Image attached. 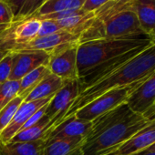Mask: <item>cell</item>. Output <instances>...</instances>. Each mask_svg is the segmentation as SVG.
Segmentation results:
<instances>
[{
	"instance_id": "277c9868",
	"label": "cell",
	"mask_w": 155,
	"mask_h": 155,
	"mask_svg": "<svg viewBox=\"0 0 155 155\" xmlns=\"http://www.w3.org/2000/svg\"><path fill=\"white\" fill-rule=\"evenodd\" d=\"M145 34L140 28L132 6L97 25H91L80 37V44L95 39L116 38L130 35Z\"/></svg>"
},
{
	"instance_id": "2e32d148",
	"label": "cell",
	"mask_w": 155,
	"mask_h": 155,
	"mask_svg": "<svg viewBox=\"0 0 155 155\" xmlns=\"http://www.w3.org/2000/svg\"><path fill=\"white\" fill-rule=\"evenodd\" d=\"M60 78L49 73L38 84V86L26 97L24 102L34 101L53 97L66 83Z\"/></svg>"
},
{
	"instance_id": "4dcf8cb0",
	"label": "cell",
	"mask_w": 155,
	"mask_h": 155,
	"mask_svg": "<svg viewBox=\"0 0 155 155\" xmlns=\"http://www.w3.org/2000/svg\"><path fill=\"white\" fill-rule=\"evenodd\" d=\"M9 26H10V24H8V25H0V35H1Z\"/></svg>"
},
{
	"instance_id": "f1b7e54d",
	"label": "cell",
	"mask_w": 155,
	"mask_h": 155,
	"mask_svg": "<svg viewBox=\"0 0 155 155\" xmlns=\"http://www.w3.org/2000/svg\"><path fill=\"white\" fill-rule=\"evenodd\" d=\"M2 1L5 2L11 8V10L13 12V15L15 17V19H16V18L19 14V12H20V10H21V8H22L26 0H2Z\"/></svg>"
},
{
	"instance_id": "9a60e30c",
	"label": "cell",
	"mask_w": 155,
	"mask_h": 155,
	"mask_svg": "<svg viewBox=\"0 0 155 155\" xmlns=\"http://www.w3.org/2000/svg\"><path fill=\"white\" fill-rule=\"evenodd\" d=\"M140 29L148 36L155 30V0H134L132 3Z\"/></svg>"
},
{
	"instance_id": "f546056e",
	"label": "cell",
	"mask_w": 155,
	"mask_h": 155,
	"mask_svg": "<svg viewBox=\"0 0 155 155\" xmlns=\"http://www.w3.org/2000/svg\"><path fill=\"white\" fill-rule=\"evenodd\" d=\"M134 155H155V152H150V151H148V150H143V151H140V152H138Z\"/></svg>"
},
{
	"instance_id": "8fae6325",
	"label": "cell",
	"mask_w": 155,
	"mask_h": 155,
	"mask_svg": "<svg viewBox=\"0 0 155 155\" xmlns=\"http://www.w3.org/2000/svg\"><path fill=\"white\" fill-rule=\"evenodd\" d=\"M155 142V119L105 155H134Z\"/></svg>"
},
{
	"instance_id": "836d02e7",
	"label": "cell",
	"mask_w": 155,
	"mask_h": 155,
	"mask_svg": "<svg viewBox=\"0 0 155 155\" xmlns=\"http://www.w3.org/2000/svg\"><path fill=\"white\" fill-rule=\"evenodd\" d=\"M150 38H151V40H152V43L155 44V30L151 33V35H150Z\"/></svg>"
},
{
	"instance_id": "9c48e42d",
	"label": "cell",
	"mask_w": 155,
	"mask_h": 155,
	"mask_svg": "<svg viewBox=\"0 0 155 155\" xmlns=\"http://www.w3.org/2000/svg\"><path fill=\"white\" fill-rule=\"evenodd\" d=\"M80 35L74 34L68 31H60L49 36L36 38L33 40L15 46L8 52H22V51H44L50 53L58 48L65 45L79 43L80 44Z\"/></svg>"
},
{
	"instance_id": "3957f363",
	"label": "cell",
	"mask_w": 155,
	"mask_h": 155,
	"mask_svg": "<svg viewBox=\"0 0 155 155\" xmlns=\"http://www.w3.org/2000/svg\"><path fill=\"white\" fill-rule=\"evenodd\" d=\"M154 119L155 114L142 115L130 112L119 121L106 128L95 138L84 141L83 155H105Z\"/></svg>"
},
{
	"instance_id": "83f0119b",
	"label": "cell",
	"mask_w": 155,
	"mask_h": 155,
	"mask_svg": "<svg viewBox=\"0 0 155 155\" xmlns=\"http://www.w3.org/2000/svg\"><path fill=\"white\" fill-rule=\"evenodd\" d=\"M109 1L110 0H86L84 6L82 7V10L86 12H93Z\"/></svg>"
},
{
	"instance_id": "7a4b0ae2",
	"label": "cell",
	"mask_w": 155,
	"mask_h": 155,
	"mask_svg": "<svg viewBox=\"0 0 155 155\" xmlns=\"http://www.w3.org/2000/svg\"><path fill=\"white\" fill-rule=\"evenodd\" d=\"M153 44L146 34L130 35L116 38L95 39L78 46L77 64L80 80L94 68L130 50Z\"/></svg>"
},
{
	"instance_id": "5bb4252c",
	"label": "cell",
	"mask_w": 155,
	"mask_h": 155,
	"mask_svg": "<svg viewBox=\"0 0 155 155\" xmlns=\"http://www.w3.org/2000/svg\"><path fill=\"white\" fill-rule=\"evenodd\" d=\"M92 121L72 117L59 124L47 138L46 142L55 140H73L86 139L91 128Z\"/></svg>"
},
{
	"instance_id": "d6986e66",
	"label": "cell",
	"mask_w": 155,
	"mask_h": 155,
	"mask_svg": "<svg viewBox=\"0 0 155 155\" xmlns=\"http://www.w3.org/2000/svg\"><path fill=\"white\" fill-rule=\"evenodd\" d=\"M86 0H46L43 6L32 17H39L52 13L82 9Z\"/></svg>"
},
{
	"instance_id": "7c38bea8",
	"label": "cell",
	"mask_w": 155,
	"mask_h": 155,
	"mask_svg": "<svg viewBox=\"0 0 155 155\" xmlns=\"http://www.w3.org/2000/svg\"><path fill=\"white\" fill-rule=\"evenodd\" d=\"M52 97L34 101H28L24 102L19 106L18 110L16 111L12 120L10 123L7 126V128L0 133V144H8L11 140V139L21 130V129L24 127V125L27 123V121L29 120V118L40 108L47 105L50 101Z\"/></svg>"
},
{
	"instance_id": "30bf717a",
	"label": "cell",
	"mask_w": 155,
	"mask_h": 155,
	"mask_svg": "<svg viewBox=\"0 0 155 155\" xmlns=\"http://www.w3.org/2000/svg\"><path fill=\"white\" fill-rule=\"evenodd\" d=\"M126 104L137 114H155V71L129 96Z\"/></svg>"
},
{
	"instance_id": "d4e9b609",
	"label": "cell",
	"mask_w": 155,
	"mask_h": 155,
	"mask_svg": "<svg viewBox=\"0 0 155 155\" xmlns=\"http://www.w3.org/2000/svg\"><path fill=\"white\" fill-rule=\"evenodd\" d=\"M45 2L46 0H26L19 14L18 15L15 20L27 18L34 16Z\"/></svg>"
},
{
	"instance_id": "8992f818",
	"label": "cell",
	"mask_w": 155,
	"mask_h": 155,
	"mask_svg": "<svg viewBox=\"0 0 155 155\" xmlns=\"http://www.w3.org/2000/svg\"><path fill=\"white\" fill-rule=\"evenodd\" d=\"M81 92V85L79 81H67L65 85L52 97L48 103L45 117L49 120V126L43 136V140L46 141L48 135L55 129L58 122L67 112L74 100Z\"/></svg>"
},
{
	"instance_id": "603a6c76",
	"label": "cell",
	"mask_w": 155,
	"mask_h": 155,
	"mask_svg": "<svg viewBox=\"0 0 155 155\" xmlns=\"http://www.w3.org/2000/svg\"><path fill=\"white\" fill-rule=\"evenodd\" d=\"M23 101H24L23 98L17 96L4 109L0 110V133L10 123L16 111L18 110L19 106L23 103Z\"/></svg>"
},
{
	"instance_id": "52a82bcc",
	"label": "cell",
	"mask_w": 155,
	"mask_h": 155,
	"mask_svg": "<svg viewBox=\"0 0 155 155\" xmlns=\"http://www.w3.org/2000/svg\"><path fill=\"white\" fill-rule=\"evenodd\" d=\"M79 43L65 45L49 53L47 64L50 73L60 78L64 81H79L77 64V51Z\"/></svg>"
},
{
	"instance_id": "ba28073f",
	"label": "cell",
	"mask_w": 155,
	"mask_h": 155,
	"mask_svg": "<svg viewBox=\"0 0 155 155\" xmlns=\"http://www.w3.org/2000/svg\"><path fill=\"white\" fill-rule=\"evenodd\" d=\"M40 20L30 17L15 20L0 35V49L9 51L18 45L28 43L37 38Z\"/></svg>"
},
{
	"instance_id": "d6a6232c",
	"label": "cell",
	"mask_w": 155,
	"mask_h": 155,
	"mask_svg": "<svg viewBox=\"0 0 155 155\" xmlns=\"http://www.w3.org/2000/svg\"><path fill=\"white\" fill-rule=\"evenodd\" d=\"M146 150H148V151H150V152H155V142L152 144V145H150Z\"/></svg>"
},
{
	"instance_id": "44dd1931",
	"label": "cell",
	"mask_w": 155,
	"mask_h": 155,
	"mask_svg": "<svg viewBox=\"0 0 155 155\" xmlns=\"http://www.w3.org/2000/svg\"><path fill=\"white\" fill-rule=\"evenodd\" d=\"M50 71L48 68L47 65L40 66L36 69L32 70L28 74L19 81V91L18 96L26 99V97L38 86V84L44 79V78L49 74Z\"/></svg>"
},
{
	"instance_id": "4fadbf2b",
	"label": "cell",
	"mask_w": 155,
	"mask_h": 155,
	"mask_svg": "<svg viewBox=\"0 0 155 155\" xmlns=\"http://www.w3.org/2000/svg\"><path fill=\"white\" fill-rule=\"evenodd\" d=\"M13 53L15 54V58L9 81H19L32 70L40 66L47 65L49 58V54L44 51H22Z\"/></svg>"
},
{
	"instance_id": "1f68e13d",
	"label": "cell",
	"mask_w": 155,
	"mask_h": 155,
	"mask_svg": "<svg viewBox=\"0 0 155 155\" xmlns=\"http://www.w3.org/2000/svg\"><path fill=\"white\" fill-rule=\"evenodd\" d=\"M8 53V51H6V50H3V49H0V60H1Z\"/></svg>"
},
{
	"instance_id": "ac0fdd59",
	"label": "cell",
	"mask_w": 155,
	"mask_h": 155,
	"mask_svg": "<svg viewBox=\"0 0 155 155\" xmlns=\"http://www.w3.org/2000/svg\"><path fill=\"white\" fill-rule=\"evenodd\" d=\"M45 141L38 140L24 143L0 144L1 155H44Z\"/></svg>"
},
{
	"instance_id": "6da1fadb",
	"label": "cell",
	"mask_w": 155,
	"mask_h": 155,
	"mask_svg": "<svg viewBox=\"0 0 155 155\" xmlns=\"http://www.w3.org/2000/svg\"><path fill=\"white\" fill-rule=\"evenodd\" d=\"M154 71L155 44H151L129 59L127 62L117 68L111 73L102 78L95 84L83 90L71 103L70 107L58 122L55 129L62 122L70 119L78 110H80L102 94L111 90L127 87L136 82H140L145 80Z\"/></svg>"
},
{
	"instance_id": "e575fe53",
	"label": "cell",
	"mask_w": 155,
	"mask_h": 155,
	"mask_svg": "<svg viewBox=\"0 0 155 155\" xmlns=\"http://www.w3.org/2000/svg\"><path fill=\"white\" fill-rule=\"evenodd\" d=\"M115 1H131V0H115Z\"/></svg>"
},
{
	"instance_id": "4316f807",
	"label": "cell",
	"mask_w": 155,
	"mask_h": 155,
	"mask_svg": "<svg viewBox=\"0 0 155 155\" xmlns=\"http://www.w3.org/2000/svg\"><path fill=\"white\" fill-rule=\"evenodd\" d=\"M15 17L11 8L0 0V25H8L14 22Z\"/></svg>"
},
{
	"instance_id": "5b68a950",
	"label": "cell",
	"mask_w": 155,
	"mask_h": 155,
	"mask_svg": "<svg viewBox=\"0 0 155 155\" xmlns=\"http://www.w3.org/2000/svg\"><path fill=\"white\" fill-rule=\"evenodd\" d=\"M145 80L127 87L111 90L102 94L101 96L93 100L92 101L83 106L80 110H78L72 117L87 121L94 120L95 119L99 118L104 113L119 107L121 104L126 103L129 96L132 93V91Z\"/></svg>"
},
{
	"instance_id": "ffe728a7",
	"label": "cell",
	"mask_w": 155,
	"mask_h": 155,
	"mask_svg": "<svg viewBox=\"0 0 155 155\" xmlns=\"http://www.w3.org/2000/svg\"><path fill=\"white\" fill-rule=\"evenodd\" d=\"M49 126V120L43 116V118L35 125L24 129L18 132L9 141V143H24L42 140L44 133Z\"/></svg>"
},
{
	"instance_id": "cb8c5ba5",
	"label": "cell",
	"mask_w": 155,
	"mask_h": 155,
	"mask_svg": "<svg viewBox=\"0 0 155 155\" xmlns=\"http://www.w3.org/2000/svg\"><path fill=\"white\" fill-rule=\"evenodd\" d=\"M15 54L8 52L1 60H0V84L9 81L14 64Z\"/></svg>"
},
{
	"instance_id": "e0dca14e",
	"label": "cell",
	"mask_w": 155,
	"mask_h": 155,
	"mask_svg": "<svg viewBox=\"0 0 155 155\" xmlns=\"http://www.w3.org/2000/svg\"><path fill=\"white\" fill-rule=\"evenodd\" d=\"M85 139L55 140L45 143L44 155H83Z\"/></svg>"
},
{
	"instance_id": "7402d4cb",
	"label": "cell",
	"mask_w": 155,
	"mask_h": 155,
	"mask_svg": "<svg viewBox=\"0 0 155 155\" xmlns=\"http://www.w3.org/2000/svg\"><path fill=\"white\" fill-rule=\"evenodd\" d=\"M18 91L19 81H8L0 84V110L18 96Z\"/></svg>"
},
{
	"instance_id": "d590c367",
	"label": "cell",
	"mask_w": 155,
	"mask_h": 155,
	"mask_svg": "<svg viewBox=\"0 0 155 155\" xmlns=\"http://www.w3.org/2000/svg\"><path fill=\"white\" fill-rule=\"evenodd\" d=\"M0 155H1V154H0Z\"/></svg>"
},
{
	"instance_id": "484cf974",
	"label": "cell",
	"mask_w": 155,
	"mask_h": 155,
	"mask_svg": "<svg viewBox=\"0 0 155 155\" xmlns=\"http://www.w3.org/2000/svg\"><path fill=\"white\" fill-rule=\"evenodd\" d=\"M39 20H40V27L37 38L46 37L62 31V29L59 28V26L57 24L56 21L49 20V19H39Z\"/></svg>"
}]
</instances>
